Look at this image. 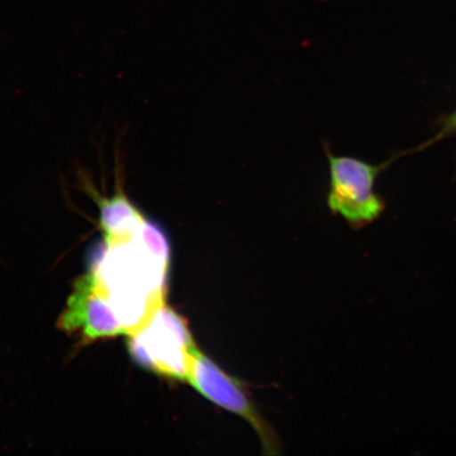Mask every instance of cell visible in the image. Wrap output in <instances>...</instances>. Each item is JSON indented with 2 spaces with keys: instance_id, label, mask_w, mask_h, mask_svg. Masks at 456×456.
I'll use <instances>...</instances> for the list:
<instances>
[{
  "instance_id": "6da1fadb",
  "label": "cell",
  "mask_w": 456,
  "mask_h": 456,
  "mask_svg": "<svg viewBox=\"0 0 456 456\" xmlns=\"http://www.w3.org/2000/svg\"><path fill=\"white\" fill-rule=\"evenodd\" d=\"M170 256L150 247L140 231L128 241H104L91 275L125 334L141 329L165 305Z\"/></svg>"
},
{
  "instance_id": "7a4b0ae2",
  "label": "cell",
  "mask_w": 456,
  "mask_h": 456,
  "mask_svg": "<svg viewBox=\"0 0 456 456\" xmlns=\"http://www.w3.org/2000/svg\"><path fill=\"white\" fill-rule=\"evenodd\" d=\"M128 351L142 368L165 378L187 380L199 351L183 317L163 305L150 321L128 334Z\"/></svg>"
},
{
  "instance_id": "3957f363",
  "label": "cell",
  "mask_w": 456,
  "mask_h": 456,
  "mask_svg": "<svg viewBox=\"0 0 456 456\" xmlns=\"http://www.w3.org/2000/svg\"><path fill=\"white\" fill-rule=\"evenodd\" d=\"M324 152L330 164L327 203L330 212L341 216L354 230L378 220L386 202L375 191V182L398 156L373 165L357 158L335 156L329 145H324Z\"/></svg>"
},
{
  "instance_id": "277c9868",
  "label": "cell",
  "mask_w": 456,
  "mask_h": 456,
  "mask_svg": "<svg viewBox=\"0 0 456 456\" xmlns=\"http://www.w3.org/2000/svg\"><path fill=\"white\" fill-rule=\"evenodd\" d=\"M187 380L200 395L216 406L247 419L258 433L266 453H279L281 444L275 431L256 410L240 380L227 374L213 359L200 351L193 358Z\"/></svg>"
},
{
  "instance_id": "5b68a950",
  "label": "cell",
  "mask_w": 456,
  "mask_h": 456,
  "mask_svg": "<svg viewBox=\"0 0 456 456\" xmlns=\"http://www.w3.org/2000/svg\"><path fill=\"white\" fill-rule=\"evenodd\" d=\"M61 330L84 341L112 338L125 334L116 313L98 292L91 273L77 279L59 321Z\"/></svg>"
},
{
  "instance_id": "8992f818",
  "label": "cell",
  "mask_w": 456,
  "mask_h": 456,
  "mask_svg": "<svg viewBox=\"0 0 456 456\" xmlns=\"http://www.w3.org/2000/svg\"><path fill=\"white\" fill-rule=\"evenodd\" d=\"M94 198L100 208V224L104 232V241H128L144 224L145 215L122 191H117L111 198H102L94 193Z\"/></svg>"
},
{
  "instance_id": "52a82bcc",
  "label": "cell",
  "mask_w": 456,
  "mask_h": 456,
  "mask_svg": "<svg viewBox=\"0 0 456 456\" xmlns=\"http://www.w3.org/2000/svg\"><path fill=\"white\" fill-rule=\"evenodd\" d=\"M456 139V107L453 111L447 114L446 117L441 119L440 128L437 133L429 141L424 142L423 145L419 147V151L425 150V148L436 144L446 139Z\"/></svg>"
}]
</instances>
